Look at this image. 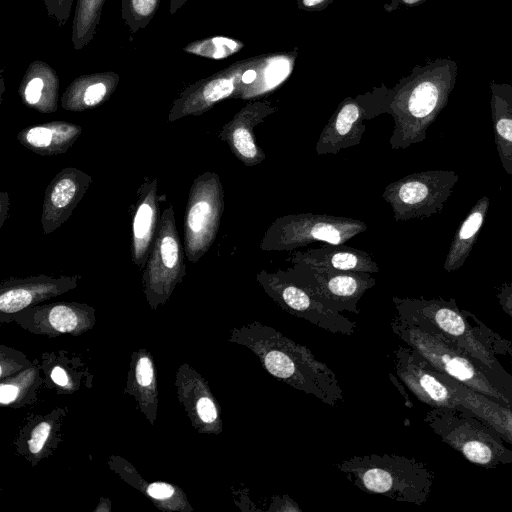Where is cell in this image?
<instances>
[{
    "instance_id": "60d3db41",
    "label": "cell",
    "mask_w": 512,
    "mask_h": 512,
    "mask_svg": "<svg viewBox=\"0 0 512 512\" xmlns=\"http://www.w3.org/2000/svg\"><path fill=\"white\" fill-rule=\"evenodd\" d=\"M51 378L56 384L60 386H66L68 384V376L66 372L60 367L53 368L51 372Z\"/></svg>"
},
{
    "instance_id": "4dcf8cb0",
    "label": "cell",
    "mask_w": 512,
    "mask_h": 512,
    "mask_svg": "<svg viewBox=\"0 0 512 512\" xmlns=\"http://www.w3.org/2000/svg\"><path fill=\"white\" fill-rule=\"evenodd\" d=\"M47 317L51 326L62 333L74 330L79 323L78 311L68 304L53 305Z\"/></svg>"
},
{
    "instance_id": "5bb4252c",
    "label": "cell",
    "mask_w": 512,
    "mask_h": 512,
    "mask_svg": "<svg viewBox=\"0 0 512 512\" xmlns=\"http://www.w3.org/2000/svg\"><path fill=\"white\" fill-rule=\"evenodd\" d=\"M257 56L232 63L230 66L196 81L185 88L173 101L168 113V122L186 116H200L218 102L236 98L243 74L255 62Z\"/></svg>"
},
{
    "instance_id": "74e56055",
    "label": "cell",
    "mask_w": 512,
    "mask_h": 512,
    "mask_svg": "<svg viewBox=\"0 0 512 512\" xmlns=\"http://www.w3.org/2000/svg\"><path fill=\"white\" fill-rule=\"evenodd\" d=\"M334 0H296L297 7L307 12L322 11L326 9Z\"/></svg>"
},
{
    "instance_id": "cb8c5ba5",
    "label": "cell",
    "mask_w": 512,
    "mask_h": 512,
    "mask_svg": "<svg viewBox=\"0 0 512 512\" xmlns=\"http://www.w3.org/2000/svg\"><path fill=\"white\" fill-rule=\"evenodd\" d=\"M82 127L66 121L29 126L17 134L18 142L42 156L64 154L80 137Z\"/></svg>"
},
{
    "instance_id": "7a4b0ae2",
    "label": "cell",
    "mask_w": 512,
    "mask_h": 512,
    "mask_svg": "<svg viewBox=\"0 0 512 512\" xmlns=\"http://www.w3.org/2000/svg\"><path fill=\"white\" fill-rule=\"evenodd\" d=\"M457 71L454 60L437 58L416 65L408 76L386 90L384 111L394 121L389 140L392 149H406L426 140L428 128L448 103Z\"/></svg>"
},
{
    "instance_id": "8992f818",
    "label": "cell",
    "mask_w": 512,
    "mask_h": 512,
    "mask_svg": "<svg viewBox=\"0 0 512 512\" xmlns=\"http://www.w3.org/2000/svg\"><path fill=\"white\" fill-rule=\"evenodd\" d=\"M424 422L472 464L486 469L512 464V449L503 438L463 405L454 409L431 408Z\"/></svg>"
},
{
    "instance_id": "30bf717a",
    "label": "cell",
    "mask_w": 512,
    "mask_h": 512,
    "mask_svg": "<svg viewBox=\"0 0 512 512\" xmlns=\"http://www.w3.org/2000/svg\"><path fill=\"white\" fill-rule=\"evenodd\" d=\"M284 270L295 284L335 313L359 314L358 302L376 284L372 273L342 271L303 262Z\"/></svg>"
},
{
    "instance_id": "277c9868",
    "label": "cell",
    "mask_w": 512,
    "mask_h": 512,
    "mask_svg": "<svg viewBox=\"0 0 512 512\" xmlns=\"http://www.w3.org/2000/svg\"><path fill=\"white\" fill-rule=\"evenodd\" d=\"M391 329L438 371L477 393L512 406V375L507 371L489 367L442 334L408 324L397 317L393 318Z\"/></svg>"
},
{
    "instance_id": "f546056e",
    "label": "cell",
    "mask_w": 512,
    "mask_h": 512,
    "mask_svg": "<svg viewBox=\"0 0 512 512\" xmlns=\"http://www.w3.org/2000/svg\"><path fill=\"white\" fill-rule=\"evenodd\" d=\"M160 0H121V18L135 34L144 29L155 16Z\"/></svg>"
},
{
    "instance_id": "44dd1931",
    "label": "cell",
    "mask_w": 512,
    "mask_h": 512,
    "mask_svg": "<svg viewBox=\"0 0 512 512\" xmlns=\"http://www.w3.org/2000/svg\"><path fill=\"white\" fill-rule=\"evenodd\" d=\"M297 49L288 53L258 55L256 62L245 71L237 99H250L266 94L291 74Z\"/></svg>"
},
{
    "instance_id": "2e32d148",
    "label": "cell",
    "mask_w": 512,
    "mask_h": 512,
    "mask_svg": "<svg viewBox=\"0 0 512 512\" xmlns=\"http://www.w3.org/2000/svg\"><path fill=\"white\" fill-rule=\"evenodd\" d=\"M92 178L75 167L62 169L45 189L40 223L45 235L51 234L72 215L87 192Z\"/></svg>"
},
{
    "instance_id": "7bdbcfd3",
    "label": "cell",
    "mask_w": 512,
    "mask_h": 512,
    "mask_svg": "<svg viewBox=\"0 0 512 512\" xmlns=\"http://www.w3.org/2000/svg\"><path fill=\"white\" fill-rule=\"evenodd\" d=\"M188 0H170L169 12L175 14Z\"/></svg>"
},
{
    "instance_id": "7402d4cb",
    "label": "cell",
    "mask_w": 512,
    "mask_h": 512,
    "mask_svg": "<svg viewBox=\"0 0 512 512\" xmlns=\"http://www.w3.org/2000/svg\"><path fill=\"white\" fill-rule=\"evenodd\" d=\"M440 378L452 389L457 399L475 416L491 426L512 445V406L477 393L452 377L440 372Z\"/></svg>"
},
{
    "instance_id": "f35d334b",
    "label": "cell",
    "mask_w": 512,
    "mask_h": 512,
    "mask_svg": "<svg viewBox=\"0 0 512 512\" xmlns=\"http://www.w3.org/2000/svg\"><path fill=\"white\" fill-rule=\"evenodd\" d=\"M426 0H389L383 8L386 12H393L400 8H412L421 5Z\"/></svg>"
},
{
    "instance_id": "e575fe53",
    "label": "cell",
    "mask_w": 512,
    "mask_h": 512,
    "mask_svg": "<svg viewBox=\"0 0 512 512\" xmlns=\"http://www.w3.org/2000/svg\"><path fill=\"white\" fill-rule=\"evenodd\" d=\"M136 380L142 387H147L153 380V365L150 359L146 356L141 357L136 365Z\"/></svg>"
},
{
    "instance_id": "3957f363",
    "label": "cell",
    "mask_w": 512,
    "mask_h": 512,
    "mask_svg": "<svg viewBox=\"0 0 512 512\" xmlns=\"http://www.w3.org/2000/svg\"><path fill=\"white\" fill-rule=\"evenodd\" d=\"M398 319L442 334L489 367L506 371L496 355H512V343L492 331L455 299L392 298Z\"/></svg>"
},
{
    "instance_id": "ba28073f",
    "label": "cell",
    "mask_w": 512,
    "mask_h": 512,
    "mask_svg": "<svg viewBox=\"0 0 512 512\" xmlns=\"http://www.w3.org/2000/svg\"><path fill=\"white\" fill-rule=\"evenodd\" d=\"M458 180L452 170L415 172L388 184L382 197L397 222L430 217L443 211Z\"/></svg>"
},
{
    "instance_id": "b9f144b4",
    "label": "cell",
    "mask_w": 512,
    "mask_h": 512,
    "mask_svg": "<svg viewBox=\"0 0 512 512\" xmlns=\"http://www.w3.org/2000/svg\"><path fill=\"white\" fill-rule=\"evenodd\" d=\"M1 222H0V226L3 225L4 221L6 220L7 218V212H8V209H9V195L8 193L6 192H1Z\"/></svg>"
},
{
    "instance_id": "8fae6325",
    "label": "cell",
    "mask_w": 512,
    "mask_h": 512,
    "mask_svg": "<svg viewBox=\"0 0 512 512\" xmlns=\"http://www.w3.org/2000/svg\"><path fill=\"white\" fill-rule=\"evenodd\" d=\"M256 280L264 292L285 312L334 334L352 336L357 331L356 322L328 309L289 279L284 270L268 272L262 269L256 274Z\"/></svg>"
},
{
    "instance_id": "7c38bea8",
    "label": "cell",
    "mask_w": 512,
    "mask_h": 512,
    "mask_svg": "<svg viewBox=\"0 0 512 512\" xmlns=\"http://www.w3.org/2000/svg\"><path fill=\"white\" fill-rule=\"evenodd\" d=\"M144 268L146 289L157 297H166L186 274L183 247L172 205L161 213Z\"/></svg>"
},
{
    "instance_id": "d590c367",
    "label": "cell",
    "mask_w": 512,
    "mask_h": 512,
    "mask_svg": "<svg viewBox=\"0 0 512 512\" xmlns=\"http://www.w3.org/2000/svg\"><path fill=\"white\" fill-rule=\"evenodd\" d=\"M502 310L512 318V283L502 284L496 294Z\"/></svg>"
},
{
    "instance_id": "9c48e42d",
    "label": "cell",
    "mask_w": 512,
    "mask_h": 512,
    "mask_svg": "<svg viewBox=\"0 0 512 512\" xmlns=\"http://www.w3.org/2000/svg\"><path fill=\"white\" fill-rule=\"evenodd\" d=\"M224 211V191L217 173L206 171L190 187L184 218V252L196 263L214 243Z\"/></svg>"
},
{
    "instance_id": "d6a6232c",
    "label": "cell",
    "mask_w": 512,
    "mask_h": 512,
    "mask_svg": "<svg viewBox=\"0 0 512 512\" xmlns=\"http://www.w3.org/2000/svg\"><path fill=\"white\" fill-rule=\"evenodd\" d=\"M196 409L199 418L206 424H212L218 419L217 407L209 397H201L197 401Z\"/></svg>"
},
{
    "instance_id": "52a82bcc",
    "label": "cell",
    "mask_w": 512,
    "mask_h": 512,
    "mask_svg": "<svg viewBox=\"0 0 512 512\" xmlns=\"http://www.w3.org/2000/svg\"><path fill=\"white\" fill-rule=\"evenodd\" d=\"M366 229V223L349 217L311 212L287 214L270 224L260 242V249L291 252L316 241L343 244Z\"/></svg>"
},
{
    "instance_id": "5b68a950",
    "label": "cell",
    "mask_w": 512,
    "mask_h": 512,
    "mask_svg": "<svg viewBox=\"0 0 512 512\" xmlns=\"http://www.w3.org/2000/svg\"><path fill=\"white\" fill-rule=\"evenodd\" d=\"M334 466L362 491L415 505L427 501L435 480L426 463L390 453L352 456Z\"/></svg>"
},
{
    "instance_id": "484cf974",
    "label": "cell",
    "mask_w": 512,
    "mask_h": 512,
    "mask_svg": "<svg viewBox=\"0 0 512 512\" xmlns=\"http://www.w3.org/2000/svg\"><path fill=\"white\" fill-rule=\"evenodd\" d=\"M489 86L496 150L504 171L512 175V85L491 81Z\"/></svg>"
},
{
    "instance_id": "ab89813d",
    "label": "cell",
    "mask_w": 512,
    "mask_h": 512,
    "mask_svg": "<svg viewBox=\"0 0 512 512\" xmlns=\"http://www.w3.org/2000/svg\"><path fill=\"white\" fill-rule=\"evenodd\" d=\"M19 393L17 386L12 384H2L0 388V402L1 404H9L13 402Z\"/></svg>"
},
{
    "instance_id": "d4e9b609",
    "label": "cell",
    "mask_w": 512,
    "mask_h": 512,
    "mask_svg": "<svg viewBox=\"0 0 512 512\" xmlns=\"http://www.w3.org/2000/svg\"><path fill=\"white\" fill-rule=\"evenodd\" d=\"M18 93L26 106L40 113L55 112L59 97L56 71L44 61H33L22 78Z\"/></svg>"
},
{
    "instance_id": "ffe728a7",
    "label": "cell",
    "mask_w": 512,
    "mask_h": 512,
    "mask_svg": "<svg viewBox=\"0 0 512 512\" xmlns=\"http://www.w3.org/2000/svg\"><path fill=\"white\" fill-rule=\"evenodd\" d=\"M287 261L303 262L317 267L342 271H359L377 273L380 268L374 257L360 249L343 244H330L305 251L295 250L289 254Z\"/></svg>"
},
{
    "instance_id": "4fadbf2b",
    "label": "cell",
    "mask_w": 512,
    "mask_h": 512,
    "mask_svg": "<svg viewBox=\"0 0 512 512\" xmlns=\"http://www.w3.org/2000/svg\"><path fill=\"white\" fill-rule=\"evenodd\" d=\"M384 92L343 99L320 133L315 150L318 156L337 154L358 145L365 133V122L384 111Z\"/></svg>"
},
{
    "instance_id": "6da1fadb",
    "label": "cell",
    "mask_w": 512,
    "mask_h": 512,
    "mask_svg": "<svg viewBox=\"0 0 512 512\" xmlns=\"http://www.w3.org/2000/svg\"><path fill=\"white\" fill-rule=\"evenodd\" d=\"M231 341L247 347L264 369L282 383L329 406L344 400L334 371L304 345L275 328L253 321L234 329Z\"/></svg>"
},
{
    "instance_id": "e0dca14e",
    "label": "cell",
    "mask_w": 512,
    "mask_h": 512,
    "mask_svg": "<svg viewBox=\"0 0 512 512\" xmlns=\"http://www.w3.org/2000/svg\"><path fill=\"white\" fill-rule=\"evenodd\" d=\"M277 107L268 100L248 102L219 131V138L227 143L233 155L245 166H256L266 158L260 146L256 144L254 128L268 116L275 113Z\"/></svg>"
},
{
    "instance_id": "603a6c76",
    "label": "cell",
    "mask_w": 512,
    "mask_h": 512,
    "mask_svg": "<svg viewBox=\"0 0 512 512\" xmlns=\"http://www.w3.org/2000/svg\"><path fill=\"white\" fill-rule=\"evenodd\" d=\"M119 81V75L113 71L81 75L66 88L61 98V106L72 112L97 107L111 97Z\"/></svg>"
},
{
    "instance_id": "9a60e30c",
    "label": "cell",
    "mask_w": 512,
    "mask_h": 512,
    "mask_svg": "<svg viewBox=\"0 0 512 512\" xmlns=\"http://www.w3.org/2000/svg\"><path fill=\"white\" fill-rule=\"evenodd\" d=\"M393 364L398 379L420 402L430 408L454 409L461 405L438 370L413 348L398 345L393 352Z\"/></svg>"
},
{
    "instance_id": "f1b7e54d",
    "label": "cell",
    "mask_w": 512,
    "mask_h": 512,
    "mask_svg": "<svg viewBox=\"0 0 512 512\" xmlns=\"http://www.w3.org/2000/svg\"><path fill=\"white\" fill-rule=\"evenodd\" d=\"M244 48V43L238 39L226 36H213L193 41L183 50L192 55L221 60L226 59Z\"/></svg>"
},
{
    "instance_id": "836d02e7",
    "label": "cell",
    "mask_w": 512,
    "mask_h": 512,
    "mask_svg": "<svg viewBox=\"0 0 512 512\" xmlns=\"http://www.w3.org/2000/svg\"><path fill=\"white\" fill-rule=\"evenodd\" d=\"M50 428L49 423L42 422L32 430L31 437L28 442L29 449L32 453L37 454L41 451L49 436Z\"/></svg>"
},
{
    "instance_id": "d6986e66",
    "label": "cell",
    "mask_w": 512,
    "mask_h": 512,
    "mask_svg": "<svg viewBox=\"0 0 512 512\" xmlns=\"http://www.w3.org/2000/svg\"><path fill=\"white\" fill-rule=\"evenodd\" d=\"M75 277L52 278L45 275L14 279L2 285L0 310L5 313L18 312L36 301L65 292L74 287Z\"/></svg>"
},
{
    "instance_id": "4316f807",
    "label": "cell",
    "mask_w": 512,
    "mask_h": 512,
    "mask_svg": "<svg viewBox=\"0 0 512 512\" xmlns=\"http://www.w3.org/2000/svg\"><path fill=\"white\" fill-rule=\"evenodd\" d=\"M489 205L490 199L485 195L471 208L451 242L444 262L445 271L453 272L463 266L481 231Z\"/></svg>"
},
{
    "instance_id": "83f0119b",
    "label": "cell",
    "mask_w": 512,
    "mask_h": 512,
    "mask_svg": "<svg viewBox=\"0 0 512 512\" xmlns=\"http://www.w3.org/2000/svg\"><path fill=\"white\" fill-rule=\"evenodd\" d=\"M106 0H77L71 41L75 50H81L94 38Z\"/></svg>"
},
{
    "instance_id": "8d00e7d4",
    "label": "cell",
    "mask_w": 512,
    "mask_h": 512,
    "mask_svg": "<svg viewBox=\"0 0 512 512\" xmlns=\"http://www.w3.org/2000/svg\"><path fill=\"white\" fill-rule=\"evenodd\" d=\"M174 488L162 482H155L148 486L147 493L154 499L164 500L170 498L174 494Z\"/></svg>"
},
{
    "instance_id": "1f68e13d",
    "label": "cell",
    "mask_w": 512,
    "mask_h": 512,
    "mask_svg": "<svg viewBox=\"0 0 512 512\" xmlns=\"http://www.w3.org/2000/svg\"><path fill=\"white\" fill-rule=\"evenodd\" d=\"M48 16L63 27L71 16L74 0H44Z\"/></svg>"
},
{
    "instance_id": "ac0fdd59",
    "label": "cell",
    "mask_w": 512,
    "mask_h": 512,
    "mask_svg": "<svg viewBox=\"0 0 512 512\" xmlns=\"http://www.w3.org/2000/svg\"><path fill=\"white\" fill-rule=\"evenodd\" d=\"M158 181L143 182L137 191V202L132 219L131 258L139 269L146 264L158 226Z\"/></svg>"
}]
</instances>
